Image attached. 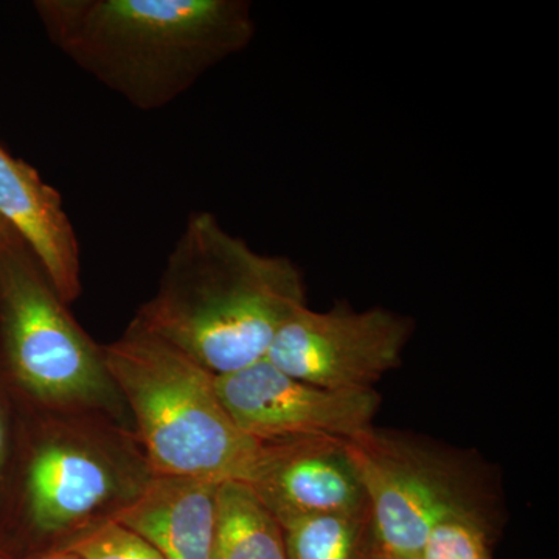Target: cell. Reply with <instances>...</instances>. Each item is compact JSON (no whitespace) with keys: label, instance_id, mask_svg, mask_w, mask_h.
Instances as JSON below:
<instances>
[{"label":"cell","instance_id":"d6986e66","mask_svg":"<svg viewBox=\"0 0 559 559\" xmlns=\"http://www.w3.org/2000/svg\"><path fill=\"white\" fill-rule=\"evenodd\" d=\"M0 559H33V558H16L10 555L9 551L0 550Z\"/></svg>","mask_w":559,"mask_h":559},{"label":"cell","instance_id":"8fae6325","mask_svg":"<svg viewBox=\"0 0 559 559\" xmlns=\"http://www.w3.org/2000/svg\"><path fill=\"white\" fill-rule=\"evenodd\" d=\"M218 481L154 474L116 522L165 559H213Z\"/></svg>","mask_w":559,"mask_h":559},{"label":"cell","instance_id":"7a4b0ae2","mask_svg":"<svg viewBox=\"0 0 559 559\" xmlns=\"http://www.w3.org/2000/svg\"><path fill=\"white\" fill-rule=\"evenodd\" d=\"M50 43L132 108L159 110L255 38L246 0H39Z\"/></svg>","mask_w":559,"mask_h":559},{"label":"cell","instance_id":"e0dca14e","mask_svg":"<svg viewBox=\"0 0 559 559\" xmlns=\"http://www.w3.org/2000/svg\"><path fill=\"white\" fill-rule=\"evenodd\" d=\"M35 559H79L75 555L69 554V551H53V554L44 555V557Z\"/></svg>","mask_w":559,"mask_h":559},{"label":"cell","instance_id":"ac0fdd59","mask_svg":"<svg viewBox=\"0 0 559 559\" xmlns=\"http://www.w3.org/2000/svg\"><path fill=\"white\" fill-rule=\"evenodd\" d=\"M10 231H11V230H10V227H9V226H7V224H5V223H3V221H2V219H0V241H2V240H3V238H5V237H7V235H9V234H10Z\"/></svg>","mask_w":559,"mask_h":559},{"label":"cell","instance_id":"9c48e42d","mask_svg":"<svg viewBox=\"0 0 559 559\" xmlns=\"http://www.w3.org/2000/svg\"><path fill=\"white\" fill-rule=\"evenodd\" d=\"M248 485L282 527L305 518L369 509L347 440L264 444Z\"/></svg>","mask_w":559,"mask_h":559},{"label":"cell","instance_id":"7c38bea8","mask_svg":"<svg viewBox=\"0 0 559 559\" xmlns=\"http://www.w3.org/2000/svg\"><path fill=\"white\" fill-rule=\"evenodd\" d=\"M213 559H288L282 525L246 481L219 484Z\"/></svg>","mask_w":559,"mask_h":559},{"label":"cell","instance_id":"6da1fadb","mask_svg":"<svg viewBox=\"0 0 559 559\" xmlns=\"http://www.w3.org/2000/svg\"><path fill=\"white\" fill-rule=\"evenodd\" d=\"M304 307L307 285L293 260L250 248L200 212L132 322L219 377L266 358L275 334Z\"/></svg>","mask_w":559,"mask_h":559},{"label":"cell","instance_id":"ba28073f","mask_svg":"<svg viewBox=\"0 0 559 559\" xmlns=\"http://www.w3.org/2000/svg\"><path fill=\"white\" fill-rule=\"evenodd\" d=\"M231 421L261 444L299 439L353 440L373 428L377 390L336 392L289 377L266 358L215 377Z\"/></svg>","mask_w":559,"mask_h":559},{"label":"cell","instance_id":"277c9868","mask_svg":"<svg viewBox=\"0 0 559 559\" xmlns=\"http://www.w3.org/2000/svg\"><path fill=\"white\" fill-rule=\"evenodd\" d=\"M103 356L156 476L252 479L264 444L231 421L215 374L134 322Z\"/></svg>","mask_w":559,"mask_h":559},{"label":"cell","instance_id":"2e32d148","mask_svg":"<svg viewBox=\"0 0 559 559\" xmlns=\"http://www.w3.org/2000/svg\"><path fill=\"white\" fill-rule=\"evenodd\" d=\"M20 428V406L0 374V514L9 487ZM2 550V549H0Z\"/></svg>","mask_w":559,"mask_h":559},{"label":"cell","instance_id":"3957f363","mask_svg":"<svg viewBox=\"0 0 559 559\" xmlns=\"http://www.w3.org/2000/svg\"><path fill=\"white\" fill-rule=\"evenodd\" d=\"M17 401V400H16ZM20 406V428L0 514L36 543L64 550L90 530L114 521L154 476L135 430L94 411ZM58 550V551H60Z\"/></svg>","mask_w":559,"mask_h":559},{"label":"cell","instance_id":"8992f818","mask_svg":"<svg viewBox=\"0 0 559 559\" xmlns=\"http://www.w3.org/2000/svg\"><path fill=\"white\" fill-rule=\"evenodd\" d=\"M347 444L366 489L377 554L421 559L443 522L485 524L479 495L454 460L373 428Z\"/></svg>","mask_w":559,"mask_h":559},{"label":"cell","instance_id":"4fadbf2b","mask_svg":"<svg viewBox=\"0 0 559 559\" xmlns=\"http://www.w3.org/2000/svg\"><path fill=\"white\" fill-rule=\"evenodd\" d=\"M283 528L288 559H374L370 510L322 514Z\"/></svg>","mask_w":559,"mask_h":559},{"label":"cell","instance_id":"5b68a950","mask_svg":"<svg viewBox=\"0 0 559 559\" xmlns=\"http://www.w3.org/2000/svg\"><path fill=\"white\" fill-rule=\"evenodd\" d=\"M0 374L27 406L127 421L102 345L76 323L13 230L0 241Z\"/></svg>","mask_w":559,"mask_h":559},{"label":"cell","instance_id":"ffe728a7","mask_svg":"<svg viewBox=\"0 0 559 559\" xmlns=\"http://www.w3.org/2000/svg\"><path fill=\"white\" fill-rule=\"evenodd\" d=\"M374 559H412V558L384 557V555L377 554V555H374Z\"/></svg>","mask_w":559,"mask_h":559},{"label":"cell","instance_id":"9a60e30c","mask_svg":"<svg viewBox=\"0 0 559 559\" xmlns=\"http://www.w3.org/2000/svg\"><path fill=\"white\" fill-rule=\"evenodd\" d=\"M421 559H489L485 524L465 520L443 522L429 536Z\"/></svg>","mask_w":559,"mask_h":559},{"label":"cell","instance_id":"30bf717a","mask_svg":"<svg viewBox=\"0 0 559 559\" xmlns=\"http://www.w3.org/2000/svg\"><path fill=\"white\" fill-rule=\"evenodd\" d=\"M0 219L27 249L66 305L81 294V253L61 194L0 145Z\"/></svg>","mask_w":559,"mask_h":559},{"label":"cell","instance_id":"52a82bcc","mask_svg":"<svg viewBox=\"0 0 559 559\" xmlns=\"http://www.w3.org/2000/svg\"><path fill=\"white\" fill-rule=\"evenodd\" d=\"M414 320L377 307H304L275 334L266 359L289 377L336 392L371 390L403 359Z\"/></svg>","mask_w":559,"mask_h":559},{"label":"cell","instance_id":"5bb4252c","mask_svg":"<svg viewBox=\"0 0 559 559\" xmlns=\"http://www.w3.org/2000/svg\"><path fill=\"white\" fill-rule=\"evenodd\" d=\"M62 551L79 559H165L150 543L116 521L90 530Z\"/></svg>","mask_w":559,"mask_h":559}]
</instances>
